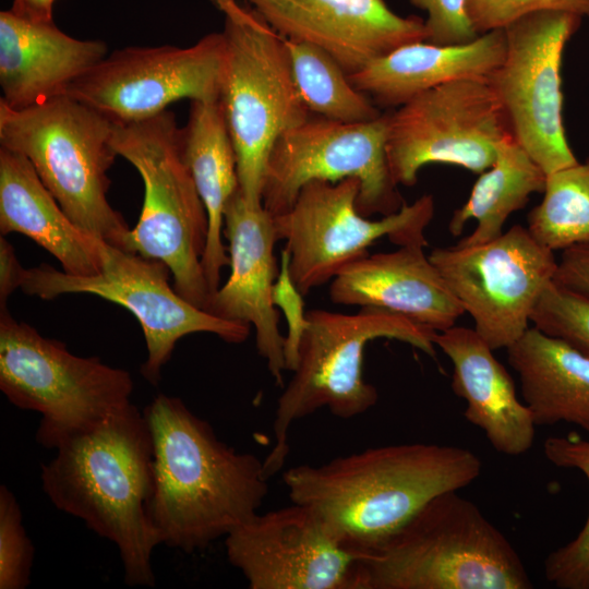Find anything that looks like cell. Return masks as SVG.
<instances>
[{
  "label": "cell",
  "mask_w": 589,
  "mask_h": 589,
  "mask_svg": "<svg viewBox=\"0 0 589 589\" xmlns=\"http://www.w3.org/2000/svg\"><path fill=\"white\" fill-rule=\"evenodd\" d=\"M471 450L406 443L370 447L283 474L291 502L312 508L335 539L361 557L376 551L425 503L481 473Z\"/></svg>",
  "instance_id": "6da1fadb"
},
{
  "label": "cell",
  "mask_w": 589,
  "mask_h": 589,
  "mask_svg": "<svg viewBox=\"0 0 589 589\" xmlns=\"http://www.w3.org/2000/svg\"><path fill=\"white\" fill-rule=\"evenodd\" d=\"M153 440L149 516L160 544L205 549L259 512L268 493L264 461L221 442L173 396L143 410Z\"/></svg>",
  "instance_id": "7a4b0ae2"
},
{
  "label": "cell",
  "mask_w": 589,
  "mask_h": 589,
  "mask_svg": "<svg viewBox=\"0 0 589 589\" xmlns=\"http://www.w3.org/2000/svg\"><path fill=\"white\" fill-rule=\"evenodd\" d=\"M56 450L40 472L48 498L116 545L127 585L154 587L160 540L149 516L153 440L144 413L131 404Z\"/></svg>",
  "instance_id": "3957f363"
},
{
  "label": "cell",
  "mask_w": 589,
  "mask_h": 589,
  "mask_svg": "<svg viewBox=\"0 0 589 589\" xmlns=\"http://www.w3.org/2000/svg\"><path fill=\"white\" fill-rule=\"evenodd\" d=\"M509 542L458 491L437 494L357 563L354 589H530Z\"/></svg>",
  "instance_id": "277c9868"
},
{
  "label": "cell",
  "mask_w": 589,
  "mask_h": 589,
  "mask_svg": "<svg viewBox=\"0 0 589 589\" xmlns=\"http://www.w3.org/2000/svg\"><path fill=\"white\" fill-rule=\"evenodd\" d=\"M434 333L380 308L362 306L354 314L308 311L293 376L275 409L274 445L263 460L267 476L283 468L289 454V429L296 421L324 407L336 417L350 419L376 404L377 390L363 377V356L369 341L396 339L435 357Z\"/></svg>",
  "instance_id": "5b68a950"
},
{
  "label": "cell",
  "mask_w": 589,
  "mask_h": 589,
  "mask_svg": "<svg viewBox=\"0 0 589 589\" xmlns=\"http://www.w3.org/2000/svg\"><path fill=\"white\" fill-rule=\"evenodd\" d=\"M111 145L144 183L139 220L122 249L167 265L176 291L206 310L211 300L202 266L208 220L185 164L181 128L172 111L129 123L112 122Z\"/></svg>",
  "instance_id": "8992f818"
},
{
  "label": "cell",
  "mask_w": 589,
  "mask_h": 589,
  "mask_svg": "<svg viewBox=\"0 0 589 589\" xmlns=\"http://www.w3.org/2000/svg\"><path fill=\"white\" fill-rule=\"evenodd\" d=\"M111 132L110 120L68 95L22 109L0 101V146L31 161L76 226L122 249L130 228L107 197Z\"/></svg>",
  "instance_id": "52a82bcc"
},
{
  "label": "cell",
  "mask_w": 589,
  "mask_h": 589,
  "mask_svg": "<svg viewBox=\"0 0 589 589\" xmlns=\"http://www.w3.org/2000/svg\"><path fill=\"white\" fill-rule=\"evenodd\" d=\"M208 1L224 17L226 62L220 103L236 151L239 192L252 207H261L273 145L311 112L294 82L285 38L249 4Z\"/></svg>",
  "instance_id": "ba28073f"
},
{
  "label": "cell",
  "mask_w": 589,
  "mask_h": 589,
  "mask_svg": "<svg viewBox=\"0 0 589 589\" xmlns=\"http://www.w3.org/2000/svg\"><path fill=\"white\" fill-rule=\"evenodd\" d=\"M0 389L22 410L40 413L38 444L56 449L131 405L130 373L98 357H79L0 310Z\"/></svg>",
  "instance_id": "9c48e42d"
},
{
  "label": "cell",
  "mask_w": 589,
  "mask_h": 589,
  "mask_svg": "<svg viewBox=\"0 0 589 589\" xmlns=\"http://www.w3.org/2000/svg\"><path fill=\"white\" fill-rule=\"evenodd\" d=\"M100 271L75 276L41 264L25 268L20 289L51 300L62 294H93L119 304L139 321L147 348L141 374L157 385L176 344L185 335L209 333L230 344L243 342L250 325L220 318L185 300L169 284V268L104 240Z\"/></svg>",
  "instance_id": "30bf717a"
},
{
  "label": "cell",
  "mask_w": 589,
  "mask_h": 589,
  "mask_svg": "<svg viewBox=\"0 0 589 589\" xmlns=\"http://www.w3.org/2000/svg\"><path fill=\"white\" fill-rule=\"evenodd\" d=\"M359 191L354 178L312 181L287 212L274 216L277 239L286 241L289 277L302 296L368 255V248L383 237L398 247L428 245L424 231L435 211L432 195L371 220L357 208Z\"/></svg>",
  "instance_id": "8fae6325"
},
{
  "label": "cell",
  "mask_w": 589,
  "mask_h": 589,
  "mask_svg": "<svg viewBox=\"0 0 589 589\" xmlns=\"http://www.w3.org/2000/svg\"><path fill=\"white\" fill-rule=\"evenodd\" d=\"M509 121L488 77L431 88L388 112L386 155L396 185L412 187L424 166L445 164L482 173Z\"/></svg>",
  "instance_id": "7c38bea8"
},
{
  "label": "cell",
  "mask_w": 589,
  "mask_h": 589,
  "mask_svg": "<svg viewBox=\"0 0 589 589\" xmlns=\"http://www.w3.org/2000/svg\"><path fill=\"white\" fill-rule=\"evenodd\" d=\"M388 112L360 123L309 118L284 132L268 156L263 206L273 216L287 212L312 181L360 182L357 208L363 216L393 214L405 204L389 172Z\"/></svg>",
  "instance_id": "4fadbf2b"
},
{
  "label": "cell",
  "mask_w": 589,
  "mask_h": 589,
  "mask_svg": "<svg viewBox=\"0 0 589 589\" xmlns=\"http://www.w3.org/2000/svg\"><path fill=\"white\" fill-rule=\"evenodd\" d=\"M582 17L563 11L528 13L504 31L506 52L488 77L519 145L548 175L578 163L563 123L562 58Z\"/></svg>",
  "instance_id": "5bb4252c"
},
{
  "label": "cell",
  "mask_w": 589,
  "mask_h": 589,
  "mask_svg": "<svg viewBox=\"0 0 589 589\" xmlns=\"http://www.w3.org/2000/svg\"><path fill=\"white\" fill-rule=\"evenodd\" d=\"M429 259L492 350L506 349L529 328L557 267L554 252L520 225L485 243L435 248Z\"/></svg>",
  "instance_id": "9a60e30c"
},
{
  "label": "cell",
  "mask_w": 589,
  "mask_h": 589,
  "mask_svg": "<svg viewBox=\"0 0 589 589\" xmlns=\"http://www.w3.org/2000/svg\"><path fill=\"white\" fill-rule=\"evenodd\" d=\"M225 62L221 32L209 33L189 47H124L81 74L64 95L111 122H137L182 99H220Z\"/></svg>",
  "instance_id": "2e32d148"
},
{
  "label": "cell",
  "mask_w": 589,
  "mask_h": 589,
  "mask_svg": "<svg viewBox=\"0 0 589 589\" xmlns=\"http://www.w3.org/2000/svg\"><path fill=\"white\" fill-rule=\"evenodd\" d=\"M225 546L251 589H354L360 556L303 504L257 512L225 537Z\"/></svg>",
  "instance_id": "e0dca14e"
},
{
  "label": "cell",
  "mask_w": 589,
  "mask_h": 589,
  "mask_svg": "<svg viewBox=\"0 0 589 589\" xmlns=\"http://www.w3.org/2000/svg\"><path fill=\"white\" fill-rule=\"evenodd\" d=\"M281 37L327 51L348 75L393 50L426 40L424 19L384 0H247Z\"/></svg>",
  "instance_id": "ac0fdd59"
},
{
  "label": "cell",
  "mask_w": 589,
  "mask_h": 589,
  "mask_svg": "<svg viewBox=\"0 0 589 589\" xmlns=\"http://www.w3.org/2000/svg\"><path fill=\"white\" fill-rule=\"evenodd\" d=\"M230 275L212 296L205 311L228 321L252 325L259 354L266 361L276 384H283L286 368L285 341L275 309L277 276L274 247L278 241L274 216L252 207L239 190L224 214Z\"/></svg>",
  "instance_id": "d6986e66"
},
{
  "label": "cell",
  "mask_w": 589,
  "mask_h": 589,
  "mask_svg": "<svg viewBox=\"0 0 589 589\" xmlns=\"http://www.w3.org/2000/svg\"><path fill=\"white\" fill-rule=\"evenodd\" d=\"M423 248L402 245L352 262L332 280L330 300L384 309L435 332L454 326L465 310Z\"/></svg>",
  "instance_id": "ffe728a7"
},
{
  "label": "cell",
  "mask_w": 589,
  "mask_h": 589,
  "mask_svg": "<svg viewBox=\"0 0 589 589\" xmlns=\"http://www.w3.org/2000/svg\"><path fill=\"white\" fill-rule=\"evenodd\" d=\"M99 39H79L53 22L0 12V101L13 109L64 95L68 86L108 55Z\"/></svg>",
  "instance_id": "44dd1931"
},
{
  "label": "cell",
  "mask_w": 589,
  "mask_h": 589,
  "mask_svg": "<svg viewBox=\"0 0 589 589\" xmlns=\"http://www.w3.org/2000/svg\"><path fill=\"white\" fill-rule=\"evenodd\" d=\"M433 342L453 364L452 389L466 400L464 416L498 453L519 456L533 445L536 422L493 350L474 328L435 332Z\"/></svg>",
  "instance_id": "7402d4cb"
},
{
  "label": "cell",
  "mask_w": 589,
  "mask_h": 589,
  "mask_svg": "<svg viewBox=\"0 0 589 589\" xmlns=\"http://www.w3.org/2000/svg\"><path fill=\"white\" fill-rule=\"evenodd\" d=\"M505 52L504 28L459 45L416 41L371 61L348 77L377 107H399L455 80L489 77L502 64Z\"/></svg>",
  "instance_id": "603a6c76"
},
{
  "label": "cell",
  "mask_w": 589,
  "mask_h": 589,
  "mask_svg": "<svg viewBox=\"0 0 589 589\" xmlns=\"http://www.w3.org/2000/svg\"><path fill=\"white\" fill-rule=\"evenodd\" d=\"M21 233L75 276L100 271V241L64 213L23 155L0 146V235Z\"/></svg>",
  "instance_id": "cb8c5ba5"
},
{
  "label": "cell",
  "mask_w": 589,
  "mask_h": 589,
  "mask_svg": "<svg viewBox=\"0 0 589 589\" xmlns=\"http://www.w3.org/2000/svg\"><path fill=\"white\" fill-rule=\"evenodd\" d=\"M181 143L185 164L207 214L202 266L213 296L219 287L221 268L230 263L223 240L224 214L239 190L236 151L220 99L190 101L188 121L181 128Z\"/></svg>",
  "instance_id": "d4e9b609"
},
{
  "label": "cell",
  "mask_w": 589,
  "mask_h": 589,
  "mask_svg": "<svg viewBox=\"0 0 589 589\" xmlns=\"http://www.w3.org/2000/svg\"><path fill=\"white\" fill-rule=\"evenodd\" d=\"M506 350L536 425L568 422L589 433V356L534 326Z\"/></svg>",
  "instance_id": "484cf974"
},
{
  "label": "cell",
  "mask_w": 589,
  "mask_h": 589,
  "mask_svg": "<svg viewBox=\"0 0 589 589\" xmlns=\"http://www.w3.org/2000/svg\"><path fill=\"white\" fill-rule=\"evenodd\" d=\"M546 173L513 135L502 140L494 163L480 173L467 202L453 213L449 232L457 237L470 219L477 220L471 235L457 244L492 241L503 233L509 215L525 207L532 193L544 191Z\"/></svg>",
  "instance_id": "4316f807"
},
{
  "label": "cell",
  "mask_w": 589,
  "mask_h": 589,
  "mask_svg": "<svg viewBox=\"0 0 589 589\" xmlns=\"http://www.w3.org/2000/svg\"><path fill=\"white\" fill-rule=\"evenodd\" d=\"M285 40L294 82L311 113L344 123L368 122L383 115L327 51L312 44Z\"/></svg>",
  "instance_id": "83f0119b"
},
{
  "label": "cell",
  "mask_w": 589,
  "mask_h": 589,
  "mask_svg": "<svg viewBox=\"0 0 589 589\" xmlns=\"http://www.w3.org/2000/svg\"><path fill=\"white\" fill-rule=\"evenodd\" d=\"M527 228L553 252L589 243V160L546 176L543 199L530 211Z\"/></svg>",
  "instance_id": "f1b7e54d"
},
{
  "label": "cell",
  "mask_w": 589,
  "mask_h": 589,
  "mask_svg": "<svg viewBox=\"0 0 589 589\" xmlns=\"http://www.w3.org/2000/svg\"><path fill=\"white\" fill-rule=\"evenodd\" d=\"M544 455L553 465L581 471L589 482V438L573 432L544 441ZM548 581L561 589H589V516L577 537L551 552L544 562Z\"/></svg>",
  "instance_id": "f546056e"
},
{
  "label": "cell",
  "mask_w": 589,
  "mask_h": 589,
  "mask_svg": "<svg viewBox=\"0 0 589 589\" xmlns=\"http://www.w3.org/2000/svg\"><path fill=\"white\" fill-rule=\"evenodd\" d=\"M530 322L589 356V299L552 280L540 294Z\"/></svg>",
  "instance_id": "4dcf8cb0"
},
{
  "label": "cell",
  "mask_w": 589,
  "mask_h": 589,
  "mask_svg": "<svg viewBox=\"0 0 589 589\" xmlns=\"http://www.w3.org/2000/svg\"><path fill=\"white\" fill-rule=\"evenodd\" d=\"M34 546L23 526L21 507L4 484L0 486V589L29 585Z\"/></svg>",
  "instance_id": "1f68e13d"
},
{
  "label": "cell",
  "mask_w": 589,
  "mask_h": 589,
  "mask_svg": "<svg viewBox=\"0 0 589 589\" xmlns=\"http://www.w3.org/2000/svg\"><path fill=\"white\" fill-rule=\"evenodd\" d=\"M466 9L478 35L505 28L528 13L543 10L589 17V0H466Z\"/></svg>",
  "instance_id": "d6a6232c"
},
{
  "label": "cell",
  "mask_w": 589,
  "mask_h": 589,
  "mask_svg": "<svg viewBox=\"0 0 589 589\" xmlns=\"http://www.w3.org/2000/svg\"><path fill=\"white\" fill-rule=\"evenodd\" d=\"M424 11L428 43L441 46L459 45L474 40L479 35L467 14L466 0H408Z\"/></svg>",
  "instance_id": "836d02e7"
},
{
  "label": "cell",
  "mask_w": 589,
  "mask_h": 589,
  "mask_svg": "<svg viewBox=\"0 0 589 589\" xmlns=\"http://www.w3.org/2000/svg\"><path fill=\"white\" fill-rule=\"evenodd\" d=\"M553 280L589 299V243L573 245L562 251Z\"/></svg>",
  "instance_id": "e575fe53"
},
{
  "label": "cell",
  "mask_w": 589,
  "mask_h": 589,
  "mask_svg": "<svg viewBox=\"0 0 589 589\" xmlns=\"http://www.w3.org/2000/svg\"><path fill=\"white\" fill-rule=\"evenodd\" d=\"M24 269L13 245L0 235V310L7 309L9 297L20 289Z\"/></svg>",
  "instance_id": "d590c367"
},
{
  "label": "cell",
  "mask_w": 589,
  "mask_h": 589,
  "mask_svg": "<svg viewBox=\"0 0 589 589\" xmlns=\"http://www.w3.org/2000/svg\"><path fill=\"white\" fill-rule=\"evenodd\" d=\"M58 0H13L10 11L27 21L49 23L52 20L53 4Z\"/></svg>",
  "instance_id": "8d00e7d4"
}]
</instances>
